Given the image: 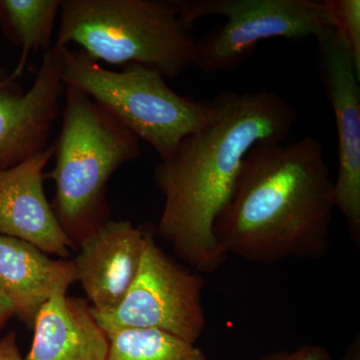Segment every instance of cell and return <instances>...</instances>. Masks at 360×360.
Returning <instances> with one entry per match:
<instances>
[{
	"instance_id": "6da1fadb",
	"label": "cell",
	"mask_w": 360,
	"mask_h": 360,
	"mask_svg": "<svg viewBox=\"0 0 360 360\" xmlns=\"http://www.w3.org/2000/svg\"><path fill=\"white\" fill-rule=\"evenodd\" d=\"M207 108L202 127L153 172L165 196L158 236L198 274H212L226 260L213 226L231 200L246 155L257 142L283 141L297 120L290 103L267 90H226Z\"/></svg>"
},
{
	"instance_id": "7a4b0ae2",
	"label": "cell",
	"mask_w": 360,
	"mask_h": 360,
	"mask_svg": "<svg viewBox=\"0 0 360 360\" xmlns=\"http://www.w3.org/2000/svg\"><path fill=\"white\" fill-rule=\"evenodd\" d=\"M335 181L321 142L262 141L243 161L213 233L225 255L250 264L319 259L330 248Z\"/></svg>"
},
{
	"instance_id": "3957f363",
	"label": "cell",
	"mask_w": 360,
	"mask_h": 360,
	"mask_svg": "<svg viewBox=\"0 0 360 360\" xmlns=\"http://www.w3.org/2000/svg\"><path fill=\"white\" fill-rule=\"evenodd\" d=\"M63 122L53 146L52 210L77 250L110 220L108 182L122 165L141 158V141L79 90L65 86Z\"/></svg>"
},
{
	"instance_id": "277c9868",
	"label": "cell",
	"mask_w": 360,
	"mask_h": 360,
	"mask_svg": "<svg viewBox=\"0 0 360 360\" xmlns=\"http://www.w3.org/2000/svg\"><path fill=\"white\" fill-rule=\"evenodd\" d=\"M56 46L89 58L141 65L176 78L193 66L196 40L168 0H61Z\"/></svg>"
},
{
	"instance_id": "5b68a950",
	"label": "cell",
	"mask_w": 360,
	"mask_h": 360,
	"mask_svg": "<svg viewBox=\"0 0 360 360\" xmlns=\"http://www.w3.org/2000/svg\"><path fill=\"white\" fill-rule=\"evenodd\" d=\"M61 49L65 86L84 92L165 160L202 127L207 101L179 96L158 71L141 65L108 70L84 51Z\"/></svg>"
},
{
	"instance_id": "8992f818",
	"label": "cell",
	"mask_w": 360,
	"mask_h": 360,
	"mask_svg": "<svg viewBox=\"0 0 360 360\" xmlns=\"http://www.w3.org/2000/svg\"><path fill=\"white\" fill-rule=\"evenodd\" d=\"M168 4L189 27L207 16L224 18L196 40L193 66L207 75L236 70L264 40L316 37L335 27L326 0H168Z\"/></svg>"
},
{
	"instance_id": "52a82bcc",
	"label": "cell",
	"mask_w": 360,
	"mask_h": 360,
	"mask_svg": "<svg viewBox=\"0 0 360 360\" xmlns=\"http://www.w3.org/2000/svg\"><path fill=\"white\" fill-rule=\"evenodd\" d=\"M205 286L201 274L170 257L149 229L141 266L123 302L111 314L92 312L106 333L156 329L195 345L206 326Z\"/></svg>"
},
{
	"instance_id": "ba28073f",
	"label": "cell",
	"mask_w": 360,
	"mask_h": 360,
	"mask_svg": "<svg viewBox=\"0 0 360 360\" xmlns=\"http://www.w3.org/2000/svg\"><path fill=\"white\" fill-rule=\"evenodd\" d=\"M324 87L335 113L338 141L335 206L360 248V75L335 27L317 35Z\"/></svg>"
},
{
	"instance_id": "9c48e42d",
	"label": "cell",
	"mask_w": 360,
	"mask_h": 360,
	"mask_svg": "<svg viewBox=\"0 0 360 360\" xmlns=\"http://www.w3.org/2000/svg\"><path fill=\"white\" fill-rule=\"evenodd\" d=\"M0 68V170L13 167L49 148L52 127L65 96L61 49L42 56L30 89Z\"/></svg>"
},
{
	"instance_id": "30bf717a",
	"label": "cell",
	"mask_w": 360,
	"mask_h": 360,
	"mask_svg": "<svg viewBox=\"0 0 360 360\" xmlns=\"http://www.w3.org/2000/svg\"><path fill=\"white\" fill-rule=\"evenodd\" d=\"M149 227L108 220L80 243L75 262L77 281L92 311L108 314L123 302L141 266Z\"/></svg>"
},
{
	"instance_id": "8fae6325",
	"label": "cell",
	"mask_w": 360,
	"mask_h": 360,
	"mask_svg": "<svg viewBox=\"0 0 360 360\" xmlns=\"http://www.w3.org/2000/svg\"><path fill=\"white\" fill-rule=\"evenodd\" d=\"M52 158L53 146L0 170V234L68 259L75 248L59 225L44 191V169Z\"/></svg>"
},
{
	"instance_id": "7c38bea8",
	"label": "cell",
	"mask_w": 360,
	"mask_h": 360,
	"mask_svg": "<svg viewBox=\"0 0 360 360\" xmlns=\"http://www.w3.org/2000/svg\"><path fill=\"white\" fill-rule=\"evenodd\" d=\"M77 281L73 260L52 259L32 243L0 234V292L28 328L45 302L68 295Z\"/></svg>"
},
{
	"instance_id": "4fadbf2b",
	"label": "cell",
	"mask_w": 360,
	"mask_h": 360,
	"mask_svg": "<svg viewBox=\"0 0 360 360\" xmlns=\"http://www.w3.org/2000/svg\"><path fill=\"white\" fill-rule=\"evenodd\" d=\"M33 330L25 360H108L110 338L82 298L52 296L40 309Z\"/></svg>"
},
{
	"instance_id": "5bb4252c",
	"label": "cell",
	"mask_w": 360,
	"mask_h": 360,
	"mask_svg": "<svg viewBox=\"0 0 360 360\" xmlns=\"http://www.w3.org/2000/svg\"><path fill=\"white\" fill-rule=\"evenodd\" d=\"M61 0H0V30L4 37L21 49L11 77L22 75L32 52L49 51Z\"/></svg>"
},
{
	"instance_id": "9a60e30c",
	"label": "cell",
	"mask_w": 360,
	"mask_h": 360,
	"mask_svg": "<svg viewBox=\"0 0 360 360\" xmlns=\"http://www.w3.org/2000/svg\"><path fill=\"white\" fill-rule=\"evenodd\" d=\"M108 335V360H207L195 345L156 329H120Z\"/></svg>"
},
{
	"instance_id": "2e32d148",
	"label": "cell",
	"mask_w": 360,
	"mask_h": 360,
	"mask_svg": "<svg viewBox=\"0 0 360 360\" xmlns=\"http://www.w3.org/2000/svg\"><path fill=\"white\" fill-rule=\"evenodd\" d=\"M335 28L340 33L354 58L360 75V1L359 0H326Z\"/></svg>"
},
{
	"instance_id": "e0dca14e",
	"label": "cell",
	"mask_w": 360,
	"mask_h": 360,
	"mask_svg": "<svg viewBox=\"0 0 360 360\" xmlns=\"http://www.w3.org/2000/svg\"><path fill=\"white\" fill-rule=\"evenodd\" d=\"M255 360H333L326 347L319 345H304L293 350L270 352Z\"/></svg>"
},
{
	"instance_id": "ac0fdd59",
	"label": "cell",
	"mask_w": 360,
	"mask_h": 360,
	"mask_svg": "<svg viewBox=\"0 0 360 360\" xmlns=\"http://www.w3.org/2000/svg\"><path fill=\"white\" fill-rule=\"evenodd\" d=\"M0 360H25L21 355L14 331L7 333L0 340Z\"/></svg>"
},
{
	"instance_id": "d6986e66",
	"label": "cell",
	"mask_w": 360,
	"mask_h": 360,
	"mask_svg": "<svg viewBox=\"0 0 360 360\" xmlns=\"http://www.w3.org/2000/svg\"><path fill=\"white\" fill-rule=\"evenodd\" d=\"M13 316H14V312L11 302L0 292V330L6 326Z\"/></svg>"
},
{
	"instance_id": "ffe728a7",
	"label": "cell",
	"mask_w": 360,
	"mask_h": 360,
	"mask_svg": "<svg viewBox=\"0 0 360 360\" xmlns=\"http://www.w3.org/2000/svg\"><path fill=\"white\" fill-rule=\"evenodd\" d=\"M336 360H360V338L357 335L354 340L350 343L347 347V352Z\"/></svg>"
}]
</instances>
